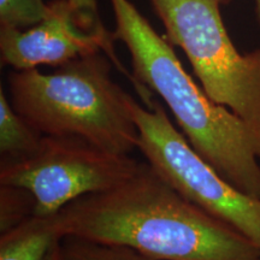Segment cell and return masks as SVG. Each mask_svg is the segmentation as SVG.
<instances>
[{"label":"cell","instance_id":"obj_1","mask_svg":"<svg viewBox=\"0 0 260 260\" xmlns=\"http://www.w3.org/2000/svg\"><path fill=\"white\" fill-rule=\"evenodd\" d=\"M56 217L63 237L125 246L153 260H260L254 242L182 197L148 162Z\"/></svg>","mask_w":260,"mask_h":260},{"label":"cell","instance_id":"obj_2","mask_svg":"<svg viewBox=\"0 0 260 260\" xmlns=\"http://www.w3.org/2000/svg\"><path fill=\"white\" fill-rule=\"evenodd\" d=\"M116 39L126 46L133 75L158 94L195 151L237 189L260 199V128L214 103L129 0H110Z\"/></svg>","mask_w":260,"mask_h":260},{"label":"cell","instance_id":"obj_3","mask_svg":"<svg viewBox=\"0 0 260 260\" xmlns=\"http://www.w3.org/2000/svg\"><path fill=\"white\" fill-rule=\"evenodd\" d=\"M115 65L104 52L76 58L52 74L38 68L9 74L10 102L42 135L79 136L113 154L138 148L132 95L111 76Z\"/></svg>","mask_w":260,"mask_h":260},{"label":"cell","instance_id":"obj_4","mask_svg":"<svg viewBox=\"0 0 260 260\" xmlns=\"http://www.w3.org/2000/svg\"><path fill=\"white\" fill-rule=\"evenodd\" d=\"M149 2L207 95L260 128V50L241 53L234 45L220 11L229 0Z\"/></svg>","mask_w":260,"mask_h":260},{"label":"cell","instance_id":"obj_5","mask_svg":"<svg viewBox=\"0 0 260 260\" xmlns=\"http://www.w3.org/2000/svg\"><path fill=\"white\" fill-rule=\"evenodd\" d=\"M130 111L139 129L138 149L148 164L182 197L260 248V199L237 189L205 160L157 100L148 109L132 96Z\"/></svg>","mask_w":260,"mask_h":260},{"label":"cell","instance_id":"obj_6","mask_svg":"<svg viewBox=\"0 0 260 260\" xmlns=\"http://www.w3.org/2000/svg\"><path fill=\"white\" fill-rule=\"evenodd\" d=\"M139 167L130 155L110 153L79 136L42 135L31 154L2 159L0 184L28 190L34 214L54 216L83 195L118 186Z\"/></svg>","mask_w":260,"mask_h":260},{"label":"cell","instance_id":"obj_7","mask_svg":"<svg viewBox=\"0 0 260 260\" xmlns=\"http://www.w3.org/2000/svg\"><path fill=\"white\" fill-rule=\"evenodd\" d=\"M48 14L40 23L27 29L0 27V60L14 70H28L39 65L60 67L76 58L104 52L115 68L128 79L142 104L154 105V93L135 80L115 51L116 35L86 30L77 11L68 0L48 3Z\"/></svg>","mask_w":260,"mask_h":260},{"label":"cell","instance_id":"obj_8","mask_svg":"<svg viewBox=\"0 0 260 260\" xmlns=\"http://www.w3.org/2000/svg\"><path fill=\"white\" fill-rule=\"evenodd\" d=\"M63 239L57 217L32 214L0 235V260H45Z\"/></svg>","mask_w":260,"mask_h":260},{"label":"cell","instance_id":"obj_9","mask_svg":"<svg viewBox=\"0 0 260 260\" xmlns=\"http://www.w3.org/2000/svg\"><path fill=\"white\" fill-rule=\"evenodd\" d=\"M42 134L34 129L12 106L0 88V154L12 160L31 154L39 147Z\"/></svg>","mask_w":260,"mask_h":260},{"label":"cell","instance_id":"obj_10","mask_svg":"<svg viewBox=\"0 0 260 260\" xmlns=\"http://www.w3.org/2000/svg\"><path fill=\"white\" fill-rule=\"evenodd\" d=\"M59 260H153L125 246L106 245L75 236L60 241Z\"/></svg>","mask_w":260,"mask_h":260},{"label":"cell","instance_id":"obj_11","mask_svg":"<svg viewBox=\"0 0 260 260\" xmlns=\"http://www.w3.org/2000/svg\"><path fill=\"white\" fill-rule=\"evenodd\" d=\"M35 200L28 190L0 184V233L11 229L34 214Z\"/></svg>","mask_w":260,"mask_h":260},{"label":"cell","instance_id":"obj_12","mask_svg":"<svg viewBox=\"0 0 260 260\" xmlns=\"http://www.w3.org/2000/svg\"><path fill=\"white\" fill-rule=\"evenodd\" d=\"M48 10L44 0H0V27L30 28L46 17Z\"/></svg>","mask_w":260,"mask_h":260},{"label":"cell","instance_id":"obj_13","mask_svg":"<svg viewBox=\"0 0 260 260\" xmlns=\"http://www.w3.org/2000/svg\"><path fill=\"white\" fill-rule=\"evenodd\" d=\"M68 2L77 11L81 24L86 30L103 35L113 34V32L107 30L102 17H100L96 0H68Z\"/></svg>","mask_w":260,"mask_h":260},{"label":"cell","instance_id":"obj_14","mask_svg":"<svg viewBox=\"0 0 260 260\" xmlns=\"http://www.w3.org/2000/svg\"><path fill=\"white\" fill-rule=\"evenodd\" d=\"M61 241V240H60ZM60 241L57 243L53 248L51 249L50 253H48L46 259L45 260H59V248H60Z\"/></svg>","mask_w":260,"mask_h":260},{"label":"cell","instance_id":"obj_15","mask_svg":"<svg viewBox=\"0 0 260 260\" xmlns=\"http://www.w3.org/2000/svg\"><path fill=\"white\" fill-rule=\"evenodd\" d=\"M255 4V12H256V17H258V22L260 25V0H254Z\"/></svg>","mask_w":260,"mask_h":260}]
</instances>
